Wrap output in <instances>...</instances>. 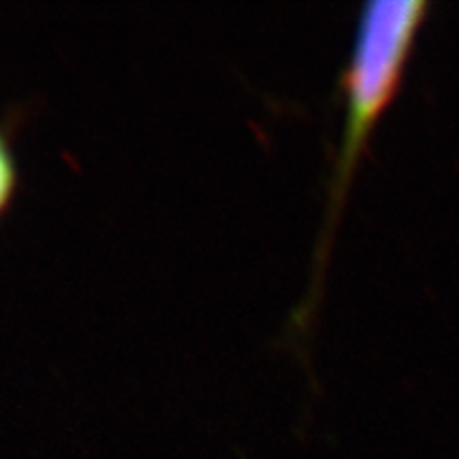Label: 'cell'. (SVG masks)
Returning a JSON list of instances; mask_svg holds the SVG:
<instances>
[{"mask_svg": "<svg viewBox=\"0 0 459 459\" xmlns=\"http://www.w3.org/2000/svg\"><path fill=\"white\" fill-rule=\"evenodd\" d=\"M428 0H378L361 9L351 54L342 73L344 124L336 164L328 181L325 217L319 243L315 249V268L308 300L298 313V325H307L317 304L321 273L328 264L338 217L358 170L359 160L368 149L377 124L392 107L406 66H409L417 37L426 26Z\"/></svg>", "mask_w": 459, "mask_h": 459, "instance_id": "6da1fadb", "label": "cell"}, {"mask_svg": "<svg viewBox=\"0 0 459 459\" xmlns=\"http://www.w3.org/2000/svg\"><path fill=\"white\" fill-rule=\"evenodd\" d=\"M17 181H20V175H17L13 149H11L7 136L0 132V215L7 211L13 200Z\"/></svg>", "mask_w": 459, "mask_h": 459, "instance_id": "7a4b0ae2", "label": "cell"}]
</instances>
